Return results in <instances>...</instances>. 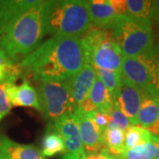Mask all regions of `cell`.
Segmentation results:
<instances>
[{"mask_svg": "<svg viewBox=\"0 0 159 159\" xmlns=\"http://www.w3.org/2000/svg\"><path fill=\"white\" fill-rule=\"evenodd\" d=\"M89 115L90 116L91 119H93L95 124L97 125L99 131L103 134L104 131L106 130L110 123V115L102 111H97Z\"/></svg>", "mask_w": 159, "mask_h": 159, "instance_id": "cell-26", "label": "cell"}, {"mask_svg": "<svg viewBox=\"0 0 159 159\" xmlns=\"http://www.w3.org/2000/svg\"><path fill=\"white\" fill-rule=\"evenodd\" d=\"M43 32L53 36H82L92 27L82 0L44 1L43 11Z\"/></svg>", "mask_w": 159, "mask_h": 159, "instance_id": "cell-3", "label": "cell"}, {"mask_svg": "<svg viewBox=\"0 0 159 159\" xmlns=\"http://www.w3.org/2000/svg\"><path fill=\"white\" fill-rule=\"evenodd\" d=\"M1 6H2V1H0V8H1Z\"/></svg>", "mask_w": 159, "mask_h": 159, "instance_id": "cell-34", "label": "cell"}, {"mask_svg": "<svg viewBox=\"0 0 159 159\" xmlns=\"http://www.w3.org/2000/svg\"><path fill=\"white\" fill-rule=\"evenodd\" d=\"M122 76V75H121ZM142 102V92L123 76L115 100L116 105L125 114L131 125L138 124V113Z\"/></svg>", "mask_w": 159, "mask_h": 159, "instance_id": "cell-8", "label": "cell"}, {"mask_svg": "<svg viewBox=\"0 0 159 159\" xmlns=\"http://www.w3.org/2000/svg\"><path fill=\"white\" fill-rule=\"evenodd\" d=\"M87 155H76V154L65 153L62 156V159H85Z\"/></svg>", "mask_w": 159, "mask_h": 159, "instance_id": "cell-31", "label": "cell"}, {"mask_svg": "<svg viewBox=\"0 0 159 159\" xmlns=\"http://www.w3.org/2000/svg\"><path fill=\"white\" fill-rule=\"evenodd\" d=\"M146 130L148 131L153 136L159 137V118L154 123L153 125H149L147 128H145Z\"/></svg>", "mask_w": 159, "mask_h": 159, "instance_id": "cell-30", "label": "cell"}, {"mask_svg": "<svg viewBox=\"0 0 159 159\" xmlns=\"http://www.w3.org/2000/svg\"><path fill=\"white\" fill-rule=\"evenodd\" d=\"M141 57L147 66L149 75L148 91L142 93L159 97V44L154 45L150 51Z\"/></svg>", "mask_w": 159, "mask_h": 159, "instance_id": "cell-17", "label": "cell"}, {"mask_svg": "<svg viewBox=\"0 0 159 159\" xmlns=\"http://www.w3.org/2000/svg\"><path fill=\"white\" fill-rule=\"evenodd\" d=\"M87 63L94 68L121 73L124 56L110 29L91 27L81 38Z\"/></svg>", "mask_w": 159, "mask_h": 159, "instance_id": "cell-4", "label": "cell"}, {"mask_svg": "<svg viewBox=\"0 0 159 159\" xmlns=\"http://www.w3.org/2000/svg\"><path fill=\"white\" fill-rule=\"evenodd\" d=\"M39 2L32 0L2 1L0 8V36L5 34L23 13L39 4Z\"/></svg>", "mask_w": 159, "mask_h": 159, "instance_id": "cell-14", "label": "cell"}, {"mask_svg": "<svg viewBox=\"0 0 159 159\" xmlns=\"http://www.w3.org/2000/svg\"><path fill=\"white\" fill-rule=\"evenodd\" d=\"M49 125L63 139L65 153L86 155L80 134L79 121L75 113L65 115L54 122H50Z\"/></svg>", "mask_w": 159, "mask_h": 159, "instance_id": "cell-7", "label": "cell"}, {"mask_svg": "<svg viewBox=\"0 0 159 159\" xmlns=\"http://www.w3.org/2000/svg\"><path fill=\"white\" fill-rule=\"evenodd\" d=\"M11 102L7 97L4 84H0V121L10 112Z\"/></svg>", "mask_w": 159, "mask_h": 159, "instance_id": "cell-27", "label": "cell"}, {"mask_svg": "<svg viewBox=\"0 0 159 159\" xmlns=\"http://www.w3.org/2000/svg\"><path fill=\"white\" fill-rule=\"evenodd\" d=\"M120 159H121V158H120Z\"/></svg>", "mask_w": 159, "mask_h": 159, "instance_id": "cell-35", "label": "cell"}, {"mask_svg": "<svg viewBox=\"0 0 159 159\" xmlns=\"http://www.w3.org/2000/svg\"><path fill=\"white\" fill-rule=\"evenodd\" d=\"M124 131L115 126H107L103 133L105 148L114 157H121L125 152Z\"/></svg>", "mask_w": 159, "mask_h": 159, "instance_id": "cell-20", "label": "cell"}, {"mask_svg": "<svg viewBox=\"0 0 159 159\" xmlns=\"http://www.w3.org/2000/svg\"><path fill=\"white\" fill-rule=\"evenodd\" d=\"M152 142H154V143L156 144L157 148V157H159V137H152Z\"/></svg>", "mask_w": 159, "mask_h": 159, "instance_id": "cell-33", "label": "cell"}, {"mask_svg": "<svg viewBox=\"0 0 159 159\" xmlns=\"http://www.w3.org/2000/svg\"><path fill=\"white\" fill-rule=\"evenodd\" d=\"M92 27L105 29L111 25L117 14L110 0L86 1Z\"/></svg>", "mask_w": 159, "mask_h": 159, "instance_id": "cell-15", "label": "cell"}, {"mask_svg": "<svg viewBox=\"0 0 159 159\" xmlns=\"http://www.w3.org/2000/svg\"><path fill=\"white\" fill-rule=\"evenodd\" d=\"M42 152L46 157H53L57 154H65V145L61 136L53 130L50 125L42 138Z\"/></svg>", "mask_w": 159, "mask_h": 159, "instance_id": "cell-21", "label": "cell"}, {"mask_svg": "<svg viewBox=\"0 0 159 159\" xmlns=\"http://www.w3.org/2000/svg\"><path fill=\"white\" fill-rule=\"evenodd\" d=\"M121 75L139 89L147 92L149 86V75L147 66L141 56L123 58Z\"/></svg>", "mask_w": 159, "mask_h": 159, "instance_id": "cell-11", "label": "cell"}, {"mask_svg": "<svg viewBox=\"0 0 159 159\" xmlns=\"http://www.w3.org/2000/svg\"><path fill=\"white\" fill-rule=\"evenodd\" d=\"M87 63L79 36H52L20 63L36 81H66Z\"/></svg>", "mask_w": 159, "mask_h": 159, "instance_id": "cell-1", "label": "cell"}, {"mask_svg": "<svg viewBox=\"0 0 159 159\" xmlns=\"http://www.w3.org/2000/svg\"><path fill=\"white\" fill-rule=\"evenodd\" d=\"M154 19L159 23V0L153 1Z\"/></svg>", "mask_w": 159, "mask_h": 159, "instance_id": "cell-32", "label": "cell"}, {"mask_svg": "<svg viewBox=\"0 0 159 159\" xmlns=\"http://www.w3.org/2000/svg\"><path fill=\"white\" fill-rule=\"evenodd\" d=\"M43 5L44 1H40L0 36V51L13 63L20 64L37 49L43 38Z\"/></svg>", "mask_w": 159, "mask_h": 159, "instance_id": "cell-2", "label": "cell"}, {"mask_svg": "<svg viewBox=\"0 0 159 159\" xmlns=\"http://www.w3.org/2000/svg\"><path fill=\"white\" fill-rule=\"evenodd\" d=\"M126 14L137 21L151 26L154 19L153 1L150 0H125Z\"/></svg>", "mask_w": 159, "mask_h": 159, "instance_id": "cell-19", "label": "cell"}, {"mask_svg": "<svg viewBox=\"0 0 159 159\" xmlns=\"http://www.w3.org/2000/svg\"><path fill=\"white\" fill-rule=\"evenodd\" d=\"M97 78L95 68L89 63H86L78 74L68 80L73 97L78 107L89 96Z\"/></svg>", "mask_w": 159, "mask_h": 159, "instance_id": "cell-13", "label": "cell"}, {"mask_svg": "<svg viewBox=\"0 0 159 159\" xmlns=\"http://www.w3.org/2000/svg\"><path fill=\"white\" fill-rule=\"evenodd\" d=\"M159 118V97L142 92V102L138 113V124L147 128Z\"/></svg>", "mask_w": 159, "mask_h": 159, "instance_id": "cell-16", "label": "cell"}, {"mask_svg": "<svg viewBox=\"0 0 159 159\" xmlns=\"http://www.w3.org/2000/svg\"><path fill=\"white\" fill-rule=\"evenodd\" d=\"M107 29L111 30L115 42L125 57L142 56L154 47L151 27L127 15H117Z\"/></svg>", "mask_w": 159, "mask_h": 159, "instance_id": "cell-5", "label": "cell"}, {"mask_svg": "<svg viewBox=\"0 0 159 159\" xmlns=\"http://www.w3.org/2000/svg\"><path fill=\"white\" fill-rule=\"evenodd\" d=\"M95 70H96L97 77L102 80V83L106 87V89L110 92L115 102L119 85L121 82V77H122L121 73L101 68H95Z\"/></svg>", "mask_w": 159, "mask_h": 159, "instance_id": "cell-24", "label": "cell"}, {"mask_svg": "<svg viewBox=\"0 0 159 159\" xmlns=\"http://www.w3.org/2000/svg\"><path fill=\"white\" fill-rule=\"evenodd\" d=\"M74 113L79 121L80 134L85 153L97 154L106 148L103 134L99 131L90 116L81 111L79 108Z\"/></svg>", "mask_w": 159, "mask_h": 159, "instance_id": "cell-9", "label": "cell"}, {"mask_svg": "<svg viewBox=\"0 0 159 159\" xmlns=\"http://www.w3.org/2000/svg\"><path fill=\"white\" fill-rule=\"evenodd\" d=\"M4 85L11 107H31L41 111L38 93L28 80H24L20 85L12 82H6Z\"/></svg>", "mask_w": 159, "mask_h": 159, "instance_id": "cell-10", "label": "cell"}, {"mask_svg": "<svg viewBox=\"0 0 159 159\" xmlns=\"http://www.w3.org/2000/svg\"><path fill=\"white\" fill-rule=\"evenodd\" d=\"M109 115H110V123L108 126H115L122 131H125L130 125H132L130 121L125 117V114L119 110L115 102H114L113 108L111 109Z\"/></svg>", "mask_w": 159, "mask_h": 159, "instance_id": "cell-25", "label": "cell"}, {"mask_svg": "<svg viewBox=\"0 0 159 159\" xmlns=\"http://www.w3.org/2000/svg\"><path fill=\"white\" fill-rule=\"evenodd\" d=\"M153 135L140 125H130L125 133L124 147L125 150L134 148L140 144L152 142Z\"/></svg>", "mask_w": 159, "mask_h": 159, "instance_id": "cell-22", "label": "cell"}, {"mask_svg": "<svg viewBox=\"0 0 159 159\" xmlns=\"http://www.w3.org/2000/svg\"><path fill=\"white\" fill-rule=\"evenodd\" d=\"M85 159H120V157H114L106 148H104L99 153L90 154V155L86 156Z\"/></svg>", "mask_w": 159, "mask_h": 159, "instance_id": "cell-29", "label": "cell"}, {"mask_svg": "<svg viewBox=\"0 0 159 159\" xmlns=\"http://www.w3.org/2000/svg\"><path fill=\"white\" fill-rule=\"evenodd\" d=\"M0 159H46L42 150L34 145L20 144L0 135Z\"/></svg>", "mask_w": 159, "mask_h": 159, "instance_id": "cell-12", "label": "cell"}, {"mask_svg": "<svg viewBox=\"0 0 159 159\" xmlns=\"http://www.w3.org/2000/svg\"><path fill=\"white\" fill-rule=\"evenodd\" d=\"M157 148L154 142H146L134 148L125 150L121 159H154L157 157Z\"/></svg>", "mask_w": 159, "mask_h": 159, "instance_id": "cell-23", "label": "cell"}, {"mask_svg": "<svg viewBox=\"0 0 159 159\" xmlns=\"http://www.w3.org/2000/svg\"><path fill=\"white\" fill-rule=\"evenodd\" d=\"M117 15L126 14V4L125 0H110Z\"/></svg>", "mask_w": 159, "mask_h": 159, "instance_id": "cell-28", "label": "cell"}, {"mask_svg": "<svg viewBox=\"0 0 159 159\" xmlns=\"http://www.w3.org/2000/svg\"><path fill=\"white\" fill-rule=\"evenodd\" d=\"M37 93L40 112L50 122H54L65 115L74 113L78 108L68 80L41 82Z\"/></svg>", "mask_w": 159, "mask_h": 159, "instance_id": "cell-6", "label": "cell"}, {"mask_svg": "<svg viewBox=\"0 0 159 159\" xmlns=\"http://www.w3.org/2000/svg\"><path fill=\"white\" fill-rule=\"evenodd\" d=\"M89 99L96 111L109 114L113 108L114 100L102 81L98 77L91 89Z\"/></svg>", "mask_w": 159, "mask_h": 159, "instance_id": "cell-18", "label": "cell"}]
</instances>
